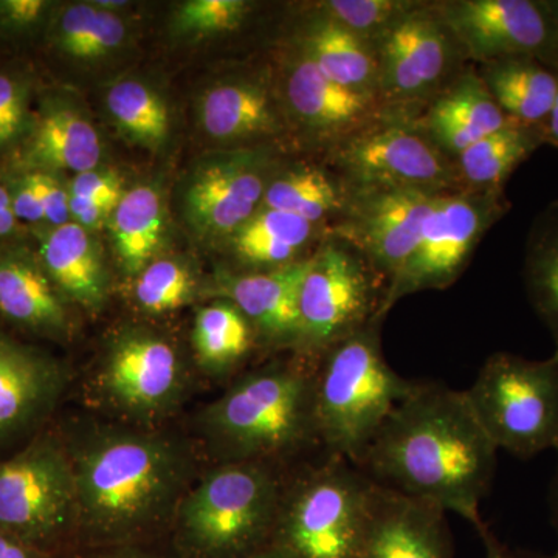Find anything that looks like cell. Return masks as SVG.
Segmentation results:
<instances>
[{
  "mask_svg": "<svg viewBox=\"0 0 558 558\" xmlns=\"http://www.w3.org/2000/svg\"><path fill=\"white\" fill-rule=\"evenodd\" d=\"M0 558H47L20 539L0 531Z\"/></svg>",
  "mask_w": 558,
  "mask_h": 558,
  "instance_id": "obj_45",
  "label": "cell"
},
{
  "mask_svg": "<svg viewBox=\"0 0 558 558\" xmlns=\"http://www.w3.org/2000/svg\"><path fill=\"white\" fill-rule=\"evenodd\" d=\"M380 101L389 113L417 119L458 78L465 54L433 3L421 2L374 43Z\"/></svg>",
  "mask_w": 558,
  "mask_h": 558,
  "instance_id": "obj_12",
  "label": "cell"
},
{
  "mask_svg": "<svg viewBox=\"0 0 558 558\" xmlns=\"http://www.w3.org/2000/svg\"><path fill=\"white\" fill-rule=\"evenodd\" d=\"M46 9L44 0H2L0 16L14 27H27L38 22Z\"/></svg>",
  "mask_w": 558,
  "mask_h": 558,
  "instance_id": "obj_43",
  "label": "cell"
},
{
  "mask_svg": "<svg viewBox=\"0 0 558 558\" xmlns=\"http://www.w3.org/2000/svg\"><path fill=\"white\" fill-rule=\"evenodd\" d=\"M332 160L349 194L373 190L458 191L453 159L416 119L388 116L332 146Z\"/></svg>",
  "mask_w": 558,
  "mask_h": 558,
  "instance_id": "obj_10",
  "label": "cell"
},
{
  "mask_svg": "<svg viewBox=\"0 0 558 558\" xmlns=\"http://www.w3.org/2000/svg\"><path fill=\"white\" fill-rule=\"evenodd\" d=\"M286 480L269 462H219L180 502L178 558H244L269 545Z\"/></svg>",
  "mask_w": 558,
  "mask_h": 558,
  "instance_id": "obj_5",
  "label": "cell"
},
{
  "mask_svg": "<svg viewBox=\"0 0 558 558\" xmlns=\"http://www.w3.org/2000/svg\"><path fill=\"white\" fill-rule=\"evenodd\" d=\"M109 226L121 267L135 277L153 263L163 242L165 207L160 191L150 185L124 191Z\"/></svg>",
  "mask_w": 558,
  "mask_h": 558,
  "instance_id": "obj_30",
  "label": "cell"
},
{
  "mask_svg": "<svg viewBox=\"0 0 558 558\" xmlns=\"http://www.w3.org/2000/svg\"><path fill=\"white\" fill-rule=\"evenodd\" d=\"M497 451L464 391L418 381L389 414L357 468L377 486L458 513L478 531Z\"/></svg>",
  "mask_w": 558,
  "mask_h": 558,
  "instance_id": "obj_2",
  "label": "cell"
},
{
  "mask_svg": "<svg viewBox=\"0 0 558 558\" xmlns=\"http://www.w3.org/2000/svg\"><path fill=\"white\" fill-rule=\"evenodd\" d=\"M117 205L110 202L84 199V197L70 194V218L73 222L86 230H98L108 226Z\"/></svg>",
  "mask_w": 558,
  "mask_h": 558,
  "instance_id": "obj_41",
  "label": "cell"
},
{
  "mask_svg": "<svg viewBox=\"0 0 558 558\" xmlns=\"http://www.w3.org/2000/svg\"><path fill=\"white\" fill-rule=\"evenodd\" d=\"M68 385L60 360L0 332V458L49 427Z\"/></svg>",
  "mask_w": 558,
  "mask_h": 558,
  "instance_id": "obj_16",
  "label": "cell"
},
{
  "mask_svg": "<svg viewBox=\"0 0 558 558\" xmlns=\"http://www.w3.org/2000/svg\"><path fill=\"white\" fill-rule=\"evenodd\" d=\"M271 178L269 161L260 150L222 154L191 175L186 219L204 236L231 238L258 211Z\"/></svg>",
  "mask_w": 558,
  "mask_h": 558,
  "instance_id": "obj_17",
  "label": "cell"
},
{
  "mask_svg": "<svg viewBox=\"0 0 558 558\" xmlns=\"http://www.w3.org/2000/svg\"><path fill=\"white\" fill-rule=\"evenodd\" d=\"M11 207L10 190L0 183V209Z\"/></svg>",
  "mask_w": 558,
  "mask_h": 558,
  "instance_id": "obj_51",
  "label": "cell"
},
{
  "mask_svg": "<svg viewBox=\"0 0 558 558\" xmlns=\"http://www.w3.org/2000/svg\"><path fill=\"white\" fill-rule=\"evenodd\" d=\"M113 123L131 142L146 148H160L170 134L167 102L145 83L124 80L113 84L106 94Z\"/></svg>",
  "mask_w": 558,
  "mask_h": 558,
  "instance_id": "obj_34",
  "label": "cell"
},
{
  "mask_svg": "<svg viewBox=\"0 0 558 558\" xmlns=\"http://www.w3.org/2000/svg\"><path fill=\"white\" fill-rule=\"evenodd\" d=\"M317 223L278 209L259 208L230 238L245 271L281 269L310 256H301L318 231Z\"/></svg>",
  "mask_w": 558,
  "mask_h": 558,
  "instance_id": "obj_29",
  "label": "cell"
},
{
  "mask_svg": "<svg viewBox=\"0 0 558 558\" xmlns=\"http://www.w3.org/2000/svg\"><path fill=\"white\" fill-rule=\"evenodd\" d=\"M0 314L47 339L69 337L70 319L64 299L39 259L22 250L0 252Z\"/></svg>",
  "mask_w": 558,
  "mask_h": 558,
  "instance_id": "obj_22",
  "label": "cell"
},
{
  "mask_svg": "<svg viewBox=\"0 0 558 558\" xmlns=\"http://www.w3.org/2000/svg\"><path fill=\"white\" fill-rule=\"evenodd\" d=\"M418 3L413 0H328L318 3L317 10L374 46Z\"/></svg>",
  "mask_w": 558,
  "mask_h": 558,
  "instance_id": "obj_36",
  "label": "cell"
},
{
  "mask_svg": "<svg viewBox=\"0 0 558 558\" xmlns=\"http://www.w3.org/2000/svg\"><path fill=\"white\" fill-rule=\"evenodd\" d=\"M36 193H38L40 205L44 209V219L51 227H61L70 220V194L69 189L61 185L60 180L51 172L33 171L28 174Z\"/></svg>",
  "mask_w": 558,
  "mask_h": 558,
  "instance_id": "obj_39",
  "label": "cell"
},
{
  "mask_svg": "<svg viewBox=\"0 0 558 558\" xmlns=\"http://www.w3.org/2000/svg\"><path fill=\"white\" fill-rule=\"evenodd\" d=\"M102 157L100 134L78 109L51 105L40 113L25 148V159L39 171L97 170Z\"/></svg>",
  "mask_w": 558,
  "mask_h": 558,
  "instance_id": "obj_25",
  "label": "cell"
},
{
  "mask_svg": "<svg viewBox=\"0 0 558 558\" xmlns=\"http://www.w3.org/2000/svg\"><path fill=\"white\" fill-rule=\"evenodd\" d=\"M543 131H545V143L558 148V94L556 105H554L553 112H550L548 121L543 126Z\"/></svg>",
  "mask_w": 558,
  "mask_h": 558,
  "instance_id": "obj_47",
  "label": "cell"
},
{
  "mask_svg": "<svg viewBox=\"0 0 558 558\" xmlns=\"http://www.w3.org/2000/svg\"><path fill=\"white\" fill-rule=\"evenodd\" d=\"M61 435L75 476L76 545L138 546L172 526L196 472L185 440L135 425H92Z\"/></svg>",
  "mask_w": 558,
  "mask_h": 558,
  "instance_id": "obj_1",
  "label": "cell"
},
{
  "mask_svg": "<svg viewBox=\"0 0 558 558\" xmlns=\"http://www.w3.org/2000/svg\"><path fill=\"white\" fill-rule=\"evenodd\" d=\"M436 11L465 58L486 64L527 57L558 72V47L545 2L535 0H449Z\"/></svg>",
  "mask_w": 558,
  "mask_h": 558,
  "instance_id": "obj_14",
  "label": "cell"
},
{
  "mask_svg": "<svg viewBox=\"0 0 558 558\" xmlns=\"http://www.w3.org/2000/svg\"><path fill=\"white\" fill-rule=\"evenodd\" d=\"M10 197L11 208L17 219L32 223L46 222L43 205L28 174L17 180L14 189L10 191Z\"/></svg>",
  "mask_w": 558,
  "mask_h": 558,
  "instance_id": "obj_42",
  "label": "cell"
},
{
  "mask_svg": "<svg viewBox=\"0 0 558 558\" xmlns=\"http://www.w3.org/2000/svg\"><path fill=\"white\" fill-rule=\"evenodd\" d=\"M258 343L244 314L229 300L202 307L194 319L193 348L197 362L215 376L242 365Z\"/></svg>",
  "mask_w": 558,
  "mask_h": 558,
  "instance_id": "obj_32",
  "label": "cell"
},
{
  "mask_svg": "<svg viewBox=\"0 0 558 558\" xmlns=\"http://www.w3.org/2000/svg\"><path fill=\"white\" fill-rule=\"evenodd\" d=\"M476 70L510 120L527 126H545L557 100V70L527 57L486 62Z\"/></svg>",
  "mask_w": 558,
  "mask_h": 558,
  "instance_id": "obj_27",
  "label": "cell"
},
{
  "mask_svg": "<svg viewBox=\"0 0 558 558\" xmlns=\"http://www.w3.org/2000/svg\"><path fill=\"white\" fill-rule=\"evenodd\" d=\"M300 47L333 83L380 100L379 62L368 40L317 13L307 24Z\"/></svg>",
  "mask_w": 558,
  "mask_h": 558,
  "instance_id": "obj_26",
  "label": "cell"
},
{
  "mask_svg": "<svg viewBox=\"0 0 558 558\" xmlns=\"http://www.w3.org/2000/svg\"><path fill=\"white\" fill-rule=\"evenodd\" d=\"M244 558H289L282 553L281 549L277 548V546L269 545L263 546V548L255 550V553L250 554V556Z\"/></svg>",
  "mask_w": 558,
  "mask_h": 558,
  "instance_id": "obj_49",
  "label": "cell"
},
{
  "mask_svg": "<svg viewBox=\"0 0 558 558\" xmlns=\"http://www.w3.org/2000/svg\"><path fill=\"white\" fill-rule=\"evenodd\" d=\"M464 396L497 449L521 459L558 450V347L545 360L495 352Z\"/></svg>",
  "mask_w": 558,
  "mask_h": 558,
  "instance_id": "obj_8",
  "label": "cell"
},
{
  "mask_svg": "<svg viewBox=\"0 0 558 558\" xmlns=\"http://www.w3.org/2000/svg\"><path fill=\"white\" fill-rule=\"evenodd\" d=\"M284 100L292 119L318 137L336 143L365 130L389 113L379 98L333 83L303 49L290 62Z\"/></svg>",
  "mask_w": 558,
  "mask_h": 558,
  "instance_id": "obj_18",
  "label": "cell"
},
{
  "mask_svg": "<svg viewBox=\"0 0 558 558\" xmlns=\"http://www.w3.org/2000/svg\"><path fill=\"white\" fill-rule=\"evenodd\" d=\"M387 281L365 256L340 238H326L312 253L300 290L299 355H319L380 318Z\"/></svg>",
  "mask_w": 558,
  "mask_h": 558,
  "instance_id": "obj_9",
  "label": "cell"
},
{
  "mask_svg": "<svg viewBox=\"0 0 558 558\" xmlns=\"http://www.w3.org/2000/svg\"><path fill=\"white\" fill-rule=\"evenodd\" d=\"M0 531L47 558L76 545L75 476L61 429L44 428L0 458Z\"/></svg>",
  "mask_w": 558,
  "mask_h": 558,
  "instance_id": "obj_7",
  "label": "cell"
},
{
  "mask_svg": "<svg viewBox=\"0 0 558 558\" xmlns=\"http://www.w3.org/2000/svg\"><path fill=\"white\" fill-rule=\"evenodd\" d=\"M508 209L502 193L458 190L440 194L425 220L417 247L389 284L380 318H387L405 296L454 284L481 240Z\"/></svg>",
  "mask_w": 558,
  "mask_h": 558,
  "instance_id": "obj_13",
  "label": "cell"
},
{
  "mask_svg": "<svg viewBox=\"0 0 558 558\" xmlns=\"http://www.w3.org/2000/svg\"><path fill=\"white\" fill-rule=\"evenodd\" d=\"M416 121L427 137L453 159L473 143L515 120L499 109L478 70L470 68L429 101Z\"/></svg>",
  "mask_w": 558,
  "mask_h": 558,
  "instance_id": "obj_21",
  "label": "cell"
},
{
  "mask_svg": "<svg viewBox=\"0 0 558 558\" xmlns=\"http://www.w3.org/2000/svg\"><path fill=\"white\" fill-rule=\"evenodd\" d=\"M69 194L84 199L119 204L123 197V180L116 171L92 170L76 174L69 186Z\"/></svg>",
  "mask_w": 558,
  "mask_h": 558,
  "instance_id": "obj_40",
  "label": "cell"
},
{
  "mask_svg": "<svg viewBox=\"0 0 558 558\" xmlns=\"http://www.w3.org/2000/svg\"><path fill=\"white\" fill-rule=\"evenodd\" d=\"M546 10H548L550 22H553L554 35H556L558 47V0H546Z\"/></svg>",
  "mask_w": 558,
  "mask_h": 558,
  "instance_id": "obj_50",
  "label": "cell"
},
{
  "mask_svg": "<svg viewBox=\"0 0 558 558\" xmlns=\"http://www.w3.org/2000/svg\"><path fill=\"white\" fill-rule=\"evenodd\" d=\"M315 362L275 363L242 377L202 411L199 432L219 462L279 465L319 444Z\"/></svg>",
  "mask_w": 558,
  "mask_h": 558,
  "instance_id": "obj_3",
  "label": "cell"
},
{
  "mask_svg": "<svg viewBox=\"0 0 558 558\" xmlns=\"http://www.w3.org/2000/svg\"><path fill=\"white\" fill-rule=\"evenodd\" d=\"M478 532L481 538H483L484 548H486V558H531L520 556V554L512 553V550L502 546L501 543L498 542L497 537L488 531L486 524H483V526L478 529Z\"/></svg>",
  "mask_w": 558,
  "mask_h": 558,
  "instance_id": "obj_46",
  "label": "cell"
},
{
  "mask_svg": "<svg viewBox=\"0 0 558 558\" xmlns=\"http://www.w3.org/2000/svg\"><path fill=\"white\" fill-rule=\"evenodd\" d=\"M549 508L550 521H553V526L556 529L558 535V465L556 475H554L553 484H550L549 488ZM553 557L558 558V548Z\"/></svg>",
  "mask_w": 558,
  "mask_h": 558,
  "instance_id": "obj_48",
  "label": "cell"
},
{
  "mask_svg": "<svg viewBox=\"0 0 558 558\" xmlns=\"http://www.w3.org/2000/svg\"><path fill=\"white\" fill-rule=\"evenodd\" d=\"M380 319L326 349L315 362L314 411L319 446L357 465L418 381L399 376L381 351Z\"/></svg>",
  "mask_w": 558,
  "mask_h": 558,
  "instance_id": "obj_4",
  "label": "cell"
},
{
  "mask_svg": "<svg viewBox=\"0 0 558 558\" xmlns=\"http://www.w3.org/2000/svg\"><path fill=\"white\" fill-rule=\"evenodd\" d=\"M201 123L219 142H253L274 137L282 130L277 102L258 81L218 84L204 95Z\"/></svg>",
  "mask_w": 558,
  "mask_h": 558,
  "instance_id": "obj_24",
  "label": "cell"
},
{
  "mask_svg": "<svg viewBox=\"0 0 558 558\" xmlns=\"http://www.w3.org/2000/svg\"><path fill=\"white\" fill-rule=\"evenodd\" d=\"M27 121V92L20 81L0 73V148L14 142Z\"/></svg>",
  "mask_w": 558,
  "mask_h": 558,
  "instance_id": "obj_38",
  "label": "cell"
},
{
  "mask_svg": "<svg viewBox=\"0 0 558 558\" xmlns=\"http://www.w3.org/2000/svg\"><path fill=\"white\" fill-rule=\"evenodd\" d=\"M447 512L377 486L359 558H451Z\"/></svg>",
  "mask_w": 558,
  "mask_h": 558,
  "instance_id": "obj_20",
  "label": "cell"
},
{
  "mask_svg": "<svg viewBox=\"0 0 558 558\" xmlns=\"http://www.w3.org/2000/svg\"><path fill=\"white\" fill-rule=\"evenodd\" d=\"M196 295L193 271L175 259H154L132 286V296L140 311L149 315L170 314L186 306Z\"/></svg>",
  "mask_w": 558,
  "mask_h": 558,
  "instance_id": "obj_35",
  "label": "cell"
},
{
  "mask_svg": "<svg viewBox=\"0 0 558 558\" xmlns=\"http://www.w3.org/2000/svg\"><path fill=\"white\" fill-rule=\"evenodd\" d=\"M545 145V131L510 121L453 157L459 189L472 193H502L512 172Z\"/></svg>",
  "mask_w": 558,
  "mask_h": 558,
  "instance_id": "obj_28",
  "label": "cell"
},
{
  "mask_svg": "<svg viewBox=\"0 0 558 558\" xmlns=\"http://www.w3.org/2000/svg\"><path fill=\"white\" fill-rule=\"evenodd\" d=\"M78 558H178L165 557L138 546H117V548L86 549Z\"/></svg>",
  "mask_w": 558,
  "mask_h": 558,
  "instance_id": "obj_44",
  "label": "cell"
},
{
  "mask_svg": "<svg viewBox=\"0 0 558 558\" xmlns=\"http://www.w3.org/2000/svg\"><path fill=\"white\" fill-rule=\"evenodd\" d=\"M376 494L357 465L328 453L286 481L270 543L289 558H359Z\"/></svg>",
  "mask_w": 558,
  "mask_h": 558,
  "instance_id": "obj_6",
  "label": "cell"
},
{
  "mask_svg": "<svg viewBox=\"0 0 558 558\" xmlns=\"http://www.w3.org/2000/svg\"><path fill=\"white\" fill-rule=\"evenodd\" d=\"M524 288L558 347V202L534 220L524 250Z\"/></svg>",
  "mask_w": 558,
  "mask_h": 558,
  "instance_id": "obj_33",
  "label": "cell"
},
{
  "mask_svg": "<svg viewBox=\"0 0 558 558\" xmlns=\"http://www.w3.org/2000/svg\"><path fill=\"white\" fill-rule=\"evenodd\" d=\"M440 194L410 189L351 193L330 234L357 248L389 288L417 247Z\"/></svg>",
  "mask_w": 558,
  "mask_h": 558,
  "instance_id": "obj_15",
  "label": "cell"
},
{
  "mask_svg": "<svg viewBox=\"0 0 558 558\" xmlns=\"http://www.w3.org/2000/svg\"><path fill=\"white\" fill-rule=\"evenodd\" d=\"M351 194L339 175L317 167H301L274 174L260 208L278 209L322 226L341 218Z\"/></svg>",
  "mask_w": 558,
  "mask_h": 558,
  "instance_id": "obj_31",
  "label": "cell"
},
{
  "mask_svg": "<svg viewBox=\"0 0 558 558\" xmlns=\"http://www.w3.org/2000/svg\"><path fill=\"white\" fill-rule=\"evenodd\" d=\"M311 256L281 269L242 271L220 279L218 292L244 314L259 343L299 351L300 290Z\"/></svg>",
  "mask_w": 558,
  "mask_h": 558,
  "instance_id": "obj_19",
  "label": "cell"
},
{
  "mask_svg": "<svg viewBox=\"0 0 558 558\" xmlns=\"http://www.w3.org/2000/svg\"><path fill=\"white\" fill-rule=\"evenodd\" d=\"M39 263L65 303L92 312L105 306L108 271L89 230L75 222L53 227L40 238Z\"/></svg>",
  "mask_w": 558,
  "mask_h": 558,
  "instance_id": "obj_23",
  "label": "cell"
},
{
  "mask_svg": "<svg viewBox=\"0 0 558 558\" xmlns=\"http://www.w3.org/2000/svg\"><path fill=\"white\" fill-rule=\"evenodd\" d=\"M189 374L171 341L146 329H126L106 348L92 388L102 407L128 425L146 427L179 409Z\"/></svg>",
  "mask_w": 558,
  "mask_h": 558,
  "instance_id": "obj_11",
  "label": "cell"
},
{
  "mask_svg": "<svg viewBox=\"0 0 558 558\" xmlns=\"http://www.w3.org/2000/svg\"><path fill=\"white\" fill-rule=\"evenodd\" d=\"M250 10L252 5L244 0H189L175 11L174 31L190 38L233 32Z\"/></svg>",
  "mask_w": 558,
  "mask_h": 558,
  "instance_id": "obj_37",
  "label": "cell"
}]
</instances>
